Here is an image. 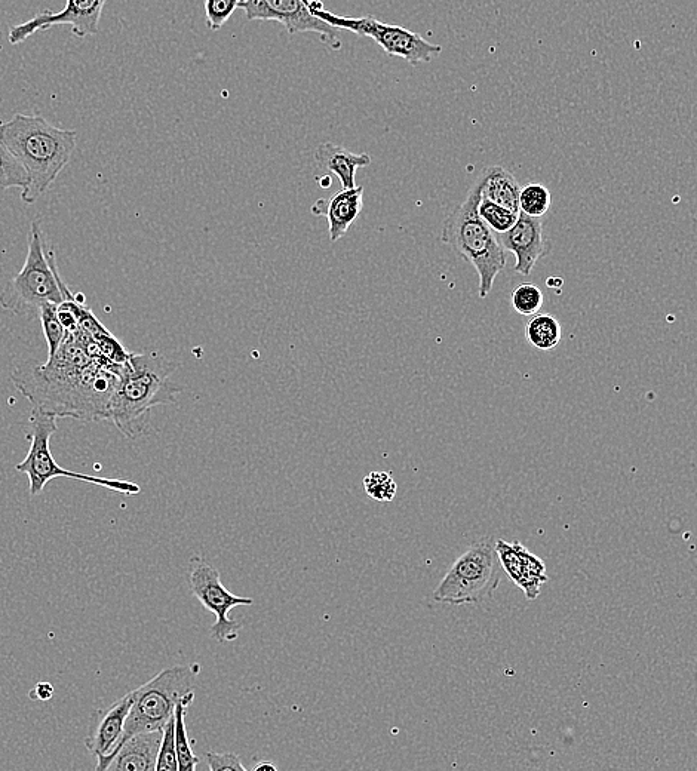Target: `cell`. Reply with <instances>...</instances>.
<instances>
[{"instance_id": "23", "label": "cell", "mask_w": 697, "mask_h": 771, "mask_svg": "<svg viewBox=\"0 0 697 771\" xmlns=\"http://www.w3.org/2000/svg\"><path fill=\"white\" fill-rule=\"evenodd\" d=\"M42 331H44L46 346H48V361L54 358L55 353L60 349L61 344L67 337L66 328L58 318V306L57 304H45L42 307L41 315Z\"/></svg>"}, {"instance_id": "28", "label": "cell", "mask_w": 697, "mask_h": 771, "mask_svg": "<svg viewBox=\"0 0 697 771\" xmlns=\"http://www.w3.org/2000/svg\"><path fill=\"white\" fill-rule=\"evenodd\" d=\"M242 0H205V18H207L208 29L217 32L229 18L239 9Z\"/></svg>"}, {"instance_id": "9", "label": "cell", "mask_w": 697, "mask_h": 771, "mask_svg": "<svg viewBox=\"0 0 697 771\" xmlns=\"http://www.w3.org/2000/svg\"><path fill=\"white\" fill-rule=\"evenodd\" d=\"M310 11L319 20L340 30H348L362 38L373 39L379 43L386 54L391 57H399L408 63H431L442 52L441 45H435L426 41L419 33L410 32L396 24H386L373 17H345V15L333 14L327 11L321 0H310Z\"/></svg>"}, {"instance_id": "4", "label": "cell", "mask_w": 697, "mask_h": 771, "mask_svg": "<svg viewBox=\"0 0 697 771\" xmlns=\"http://www.w3.org/2000/svg\"><path fill=\"white\" fill-rule=\"evenodd\" d=\"M482 199V180L472 184L468 196L457 205L442 224L441 241L465 261H469L480 276L481 299H487L497 276L506 267V251L497 233L482 220L478 207Z\"/></svg>"}, {"instance_id": "25", "label": "cell", "mask_w": 697, "mask_h": 771, "mask_svg": "<svg viewBox=\"0 0 697 771\" xmlns=\"http://www.w3.org/2000/svg\"><path fill=\"white\" fill-rule=\"evenodd\" d=\"M478 213H480L482 220L487 223V226L497 235L512 229V226L517 223L518 215H520L485 198L481 199Z\"/></svg>"}, {"instance_id": "13", "label": "cell", "mask_w": 697, "mask_h": 771, "mask_svg": "<svg viewBox=\"0 0 697 771\" xmlns=\"http://www.w3.org/2000/svg\"><path fill=\"white\" fill-rule=\"evenodd\" d=\"M134 703V690L116 700L109 708L100 709L92 715L91 726L85 739L89 754L97 760L95 769L107 770L113 755L124 739L125 726Z\"/></svg>"}, {"instance_id": "1", "label": "cell", "mask_w": 697, "mask_h": 771, "mask_svg": "<svg viewBox=\"0 0 697 771\" xmlns=\"http://www.w3.org/2000/svg\"><path fill=\"white\" fill-rule=\"evenodd\" d=\"M84 331L67 333L54 358L46 364L27 359L12 373L14 386L33 408L57 419L91 423L109 420L110 404L121 379L122 365L94 361Z\"/></svg>"}, {"instance_id": "22", "label": "cell", "mask_w": 697, "mask_h": 771, "mask_svg": "<svg viewBox=\"0 0 697 771\" xmlns=\"http://www.w3.org/2000/svg\"><path fill=\"white\" fill-rule=\"evenodd\" d=\"M3 121H0V131H2ZM29 178L26 171L21 167L20 162L14 158L3 144L0 137V190L6 189H26Z\"/></svg>"}, {"instance_id": "17", "label": "cell", "mask_w": 697, "mask_h": 771, "mask_svg": "<svg viewBox=\"0 0 697 771\" xmlns=\"http://www.w3.org/2000/svg\"><path fill=\"white\" fill-rule=\"evenodd\" d=\"M164 729L141 731L119 745L109 771H156Z\"/></svg>"}, {"instance_id": "14", "label": "cell", "mask_w": 697, "mask_h": 771, "mask_svg": "<svg viewBox=\"0 0 697 771\" xmlns=\"http://www.w3.org/2000/svg\"><path fill=\"white\" fill-rule=\"evenodd\" d=\"M497 238L505 251L514 254L517 260L514 270L523 276L531 275L537 261L551 253V245L546 241L540 217L520 213L512 229L500 233Z\"/></svg>"}, {"instance_id": "16", "label": "cell", "mask_w": 697, "mask_h": 771, "mask_svg": "<svg viewBox=\"0 0 697 771\" xmlns=\"http://www.w3.org/2000/svg\"><path fill=\"white\" fill-rule=\"evenodd\" d=\"M364 208V187L342 189L330 198H319L310 207L315 217H324L328 223L331 242L340 241L353 226Z\"/></svg>"}, {"instance_id": "5", "label": "cell", "mask_w": 697, "mask_h": 771, "mask_svg": "<svg viewBox=\"0 0 697 771\" xmlns=\"http://www.w3.org/2000/svg\"><path fill=\"white\" fill-rule=\"evenodd\" d=\"M67 285L58 273L55 254L46 250L41 224L33 221L23 269L9 279L0 293V306L21 318H39L45 304L60 306Z\"/></svg>"}, {"instance_id": "18", "label": "cell", "mask_w": 697, "mask_h": 771, "mask_svg": "<svg viewBox=\"0 0 697 771\" xmlns=\"http://www.w3.org/2000/svg\"><path fill=\"white\" fill-rule=\"evenodd\" d=\"M315 161L319 168L339 178L342 189H353L358 186L356 172L359 168L370 167L373 159L368 153H352L339 144L321 143L316 149Z\"/></svg>"}, {"instance_id": "26", "label": "cell", "mask_w": 697, "mask_h": 771, "mask_svg": "<svg viewBox=\"0 0 697 771\" xmlns=\"http://www.w3.org/2000/svg\"><path fill=\"white\" fill-rule=\"evenodd\" d=\"M511 301L515 312L524 316L537 315L545 303L542 290L531 282H524L520 287L515 288Z\"/></svg>"}, {"instance_id": "10", "label": "cell", "mask_w": 697, "mask_h": 771, "mask_svg": "<svg viewBox=\"0 0 697 771\" xmlns=\"http://www.w3.org/2000/svg\"><path fill=\"white\" fill-rule=\"evenodd\" d=\"M189 586L199 602L216 616V623L211 626V637L220 644L238 640L242 623L230 619V610L239 605H253L254 600L236 597L227 591L221 583L220 571L202 558L192 559Z\"/></svg>"}, {"instance_id": "20", "label": "cell", "mask_w": 697, "mask_h": 771, "mask_svg": "<svg viewBox=\"0 0 697 771\" xmlns=\"http://www.w3.org/2000/svg\"><path fill=\"white\" fill-rule=\"evenodd\" d=\"M563 337V327L555 316L537 313L525 324V340L530 346L548 352L555 349Z\"/></svg>"}, {"instance_id": "6", "label": "cell", "mask_w": 697, "mask_h": 771, "mask_svg": "<svg viewBox=\"0 0 697 771\" xmlns=\"http://www.w3.org/2000/svg\"><path fill=\"white\" fill-rule=\"evenodd\" d=\"M502 564L496 552V542L482 539L451 565L444 579L436 586L432 598L438 604L478 605L490 600L499 588Z\"/></svg>"}, {"instance_id": "8", "label": "cell", "mask_w": 697, "mask_h": 771, "mask_svg": "<svg viewBox=\"0 0 697 771\" xmlns=\"http://www.w3.org/2000/svg\"><path fill=\"white\" fill-rule=\"evenodd\" d=\"M57 417L46 414L38 408H32L30 413L29 453L23 462L18 463L17 471L29 476L30 496L36 497L44 491L45 485L55 478H70L76 481L98 485L125 496H135L141 493V487L135 482L124 479L101 478V476L85 475L66 471L52 457L51 438L57 433Z\"/></svg>"}, {"instance_id": "7", "label": "cell", "mask_w": 697, "mask_h": 771, "mask_svg": "<svg viewBox=\"0 0 697 771\" xmlns=\"http://www.w3.org/2000/svg\"><path fill=\"white\" fill-rule=\"evenodd\" d=\"M201 674V665H175L159 672L143 686L135 688L134 703L124 740L141 731L164 729L167 721L174 715L178 702L186 694L192 693Z\"/></svg>"}, {"instance_id": "19", "label": "cell", "mask_w": 697, "mask_h": 771, "mask_svg": "<svg viewBox=\"0 0 697 771\" xmlns=\"http://www.w3.org/2000/svg\"><path fill=\"white\" fill-rule=\"evenodd\" d=\"M482 198L490 199L514 213L520 214V193L523 187L517 178L499 165L485 168L480 175Z\"/></svg>"}, {"instance_id": "29", "label": "cell", "mask_w": 697, "mask_h": 771, "mask_svg": "<svg viewBox=\"0 0 697 771\" xmlns=\"http://www.w3.org/2000/svg\"><path fill=\"white\" fill-rule=\"evenodd\" d=\"M174 715L167 721L162 734L156 771H178L177 748H175Z\"/></svg>"}, {"instance_id": "11", "label": "cell", "mask_w": 697, "mask_h": 771, "mask_svg": "<svg viewBox=\"0 0 697 771\" xmlns=\"http://www.w3.org/2000/svg\"><path fill=\"white\" fill-rule=\"evenodd\" d=\"M309 3L310 0H242L239 8L244 9L248 21H276L291 36L318 33L328 48L339 51L342 30L316 18L310 11Z\"/></svg>"}, {"instance_id": "2", "label": "cell", "mask_w": 697, "mask_h": 771, "mask_svg": "<svg viewBox=\"0 0 697 771\" xmlns=\"http://www.w3.org/2000/svg\"><path fill=\"white\" fill-rule=\"evenodd\" d=\"M3 144L26 171L29 183L21 201L32 205L51 189L76 150L78 132L55 127L41 115H15L3 122Z\"/></svg>"}, {"instance_id": "24", "label": "cell", "mask_w": 697, "mask_h": 771, "mask_svg": "<svg viewBox=\"0 0 697 771\" xmlns=\"http://www.w3.org/2000/svg\"><path fill=\"white\" fill-rule=\"evenodd\" d=\"M552 204V195L548 187L543 184L533 183L521 189L520 213L530 217H540L548 213Z\"/></svg>"}, {"instance_id": "27", "label": "cell", "mask_w": 697, "mask_h": 771, "mask_svg": "<svg viewBox=\"0 0 697 771\" xmlns=\"http://www.w3.org/2000/svg\"><path fill=\"white\" fill-rule=\"evenodd\" d=\"M365 493L376 500V502H392L395 499L396 482L393 481L391 473L388 472H371L364 478Z\"/></svg>"}, {"instance_id": "12", "label": "cell", "mask_w": 697, "mask_h": 771, "mask_svg": "<svg viewBox=\"0 0 697 771\" xmlns=\"http://www.w3.org/2000/svg\"><path fill=\"white\" fill-rule=\"evenodd\" d=\"M107 0H66L60 12L42 11L26 23L12 26L8 33L11 45L27 41L38 32L52 27L69 26L76 38H88L100 32V20Z\"/></svg>"}, {"instance_id": "31", "label": "cell", "mask_w": 697, "mask_h": 771, "mask_svg": "<svg viewBox=\"0 0 697 771\" xmlns=\"http://www.w3.org/2000/svg\"><path fill=\"white\" fill-rule=\"evenodd\" d=\"M30 699L32 700H39V702H48V700L52 699V696H54V687H52L51 683H46V681H42V683L36 684L35 687L32 688V691L29 693Z\"/></svg>"}, {"instance_id": "3", "label": "cell", "mask_w": 697, "mask_h": 771, "mask_svg": "<svg viewBox=\"0 0 697 771\" xmlns=\"http://www.w3.org/2000/svg\"><path fill=\"white\" fill-rule=\"evenodd\" d=\"M177 362L167 356L137 355L121 367V379L110 404L109 420L128 439H140L152 432V410L158 405L177 404L183 387L171 376Z\"/></svg>"}, {"instance_id": "32", "label": "cell", "mask_w": 697, "mask_h": 771, "mask_svg": "<svg viewBox=\"0 0 697 771\" xmlns=\"http://www.w3.org/2000/svg\"><path fill=\"white\" fill-rule=\"evenodd\" d=\"M254 770H256V771H260V770H272V771H275L276 767L273 766V764H270V763H262V764H259V766H257L256 769H254Z\"/></svg>"}, {"instance_id": "15", "label": "cell", "mask_w": 697, "mask_h": 771, "mask_svg": "<svg viewBox=\"0 0 697 771\" xmlns=\"http://www.w3.org/2000/svg\"><path fill=\"white\" fill-rule=\"evenodd\" d=\"M496 552L503 570L523 589L527 600H536L540 589L548 582L545 562L518 542L496 540Z\"/></svg>"}, {"instance_id": "30", "label": "cell", "mask_w": 697, "mask_h": 771, "mask_svg": "<svg viewBox=\"0 0 697 771\" xmlns=\"http://www.w3.org/2000/svg\"><path fill=\"white\" fill-rule=\"evenodd\" d=\"M208 769L211 771H245L242 766L241 760L238 755L232 754V752H226V754H217V752H208L207 754Z\"/></svg>"}, {"instance_id": "21", "label": "cell", "mask_w": 697, "mask_h": 771, "mask_svg": "<svg viewBox=\"0 0 697 771\" xmlns=\"http://www.w3.org/2000/svg\"><path fill=\"white\" fill-rule=\"evenodd\" d=\"M195 699V691L186 694L183 699L178 702L177 708L174 711V731H175V748H177L178 757V771H195L199 764V758L196 757L193 752L192 746H190L189 736H187L186 729V711Z\"/></svg>"}]
</instances>
